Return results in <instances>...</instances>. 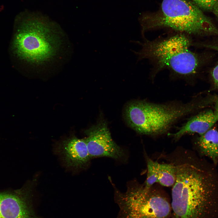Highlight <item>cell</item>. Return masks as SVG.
<instances>
[{
	"label": "cell",
	"instance_id": "cell-12",
	"mask_svg": "<svg viewBox=\"0 0 218 218\" xmlns=\"http://www.w3.org/2000/svg\"><path fill=\"white\" fill-rule=\"evenodd\" d=\"M157 169L158 183L164 186H173L176 180L175 166L170 164L158 163Z\"/></svg>",
	"mask_w": 218,
	"mask_h": 218
},
{
	"label": "cell",
	"instance_id": "cell-1",
	"mask_svg": "<svg viewBox=\"0 0 218 218\" xmlns=\"http://www.w3.org/2000/svg\"><path fill=\"white\" fill-rule=\"evenodd\" d=\"M172 190V218H210L218 209L216 187L206 173L193 164L175 166Z\"/></svg>",
	"mask_w": 218,
	"mask_h": 218
},
{
	"label": "cell",
	"instance_id": "cell-6",
	"mask_svg": "<svg viewBox=\"0 0 218 218\" xmlns=\"http://www.w3.org/2000/svg\"><path fill=\"white\" fill-rule=\"evenodd\" d=\"M114 196L120 209L117 218H172L169 199L152 187H129L125 193L115 189Z\"/></svg>",
	"mask_w": 218,
	"mask_h": 218
},
{
	"label": "cell",
	"instance_id": "cell-5",
	"mask_svg": "<svg viewBox=\"0 0 218 218\" xmlns=\"http://www.w3.org/2000/svg\"><path fill=\"white\" fill-rule=\"evenodd\" d=\"M191 41L186 36L178 35L159 41H146L137 54L140 58L153 61L159 69L167 68L180 75L195 73L200 59L190 49Z\"/></svg>",
	"mask_w": 218,
	"mask_h": 218
},
{
	"label": "cell",
	"instance_id": "cell-13",
	"mask_svg": "<svg viewBox=\"0 0 218 218\" xmlns=\"http://www.w3.org/2000/svg\"><path fill=\"white\" fill-rule=\"evenodd\" d=\"M158 163L150 159L147 160V173L144 185L147 188L151 187L155 183L158 182Z\"/></svg>",
	"mask_w": 218,
	"mask_h": 218
},
{
	"label": "cell",
	"instance_id": "cell-15",
	"mask_svg": "<svg viewBox=\"0 0 218 218\" xmlns=\"http://www.w3.org/2000/svg\"><path fill=\"white\" fill-rule=\"evenodd\" d=\"M204 46L218 51V45H204ZM211 74L214 84L218 88V63L212 70Z\"/></svg>",
	"mask_w": 218,
	"mask_h": 218
},
{
	"label": "cell",
	"instance_id": "cell-8",
	"mask_svg": "<svg viewBox=\"0 0 218 218\" xmlns=\"http://www.w3.org/2000/svg\"><path fill=\"white\" fill-rule=\"evenodd\" d=\"M32 188L17 194L0 193V218H41L33 208Z\"/></svg>",
	"mask_w": 218,
	"mask_h": 218
},
{
	"label": "cell",
	"instance_id": "cell-11",
	"mask_svg": "<svg viewBox=\"0 0 218 218\" xmlns=\"http://www.w3.org/2000/svg\"><path fill=\"white\" fill-rule=\"evenodd\" d=\"M198 144L202 152L214 162L218 160V131L210 128L200 135Z\"/></svg>",
	"mask_w": 218,
	"mask_h": 218
},
{
	"label": "cell",
	"instance_id": "cell-17",
	"mask_svg": "<svg viewBox=\"0 0 218 218\" xmlns=\"http://www.w3.org/2000/svg\"><path fill=\"white\" fill-rule=\"evenodd\" d=\"M212 11L213 13L218 18V0L214 5Z\"/></svg>",
	"mask_w": 218,
	"mask_h": 218
},
{
	"label": "cell",
	"instance_id": "cell-16",
	"mask_svg": "<svg viewBox=\"0 0 218 218\" xmlns=\"http://www.w3.org/2000/svg\"><path fill=\"white\" fill-rule=\"evenodd\" d=\"M217 121H218V99L216 101L215 105V109L214 111Z\"/></svg>",
	"mask_w": 218,
	"mask_h": 218
},
{
	"label": "cell",
	"instance_id": "cell-14",
	"mask_svg": "<svg viewBox=\"0 0 218 218\" xmlns=\"http://www.w3.org/2000/svg\"><path fill=\"white\" fill-rule=\"evenodd\" d=\"M199 8L207 11L212 10L218 0H192Z\"/></svg>",
	"mask_w": 218,
	"mask_h": 218
},
{
	"label": "cell",
	"instance_id": "cell-2",
	"mask_svg": "<svg viewBox=\"0 0 218 218\" xmlns=\"http://www.w3.org/2000/svg\"><path fill=\"white\" fill-rule=\"evenodd\" d=\"M143 31L167 27L190 34L218 36V29L199 8L187 0H163L160 10L140 19Z\"/></svg>",
	"mask_w": 218,
	"mask_h": 218
},
{
	"label": "cell",
	"instance_id": "cell-7",
	"mask_svg": "<svg viewBox=\"0 0 218 218\" xmlns=\"http://www.w3.org/2000/svg\"><path fill=\"white\" fill-rule=\"evenodd\" d=\"M84 138L91 158L101 157L126 160L124 150L113 140L106 123L101 121L85 131Z\"/></svg>",
	"mask_w": 218,
	"mask_h": 218
},
{
	"label": "cell",
	"instance_id": "cell-3",
	"mask_svg": "<svg viewBox=\"0 0 218 218\" xmlns=\"http://www.w3.org/2000/svg\"><path fill=\"white\" fill-rule=\"evenodd\" d=\"M200 106L194 102L157 104L136 101L127 105L125 117L129 125L137 133L158 135L166 132L177 121Z\"/></svg>",
	"mask_w": 218,
	"mask_h": 218
},
{
	"label": "cell",
	"instance_id": "cell-10",
	"mask_svg": "<svg viewBox=\"0 0 218 218\" xmlns=\"http://www.w3.org/2000/svg\"><path fill=\"white\" fill-rule=\"evenodd\" d=\"M216 121L214 112L208 110L192 117L171 135L176 139L188 134L196 133L201 135L211 128Z\"/></svg>",
	"mask_w": 218,
	"mask_h": 218
},
{
	"label": "cell",
	"instance_id": "cell-4",
	"mask_svg": "<svg viewBox=\"0 0 218 218\" xmlns=\"http://www.w3.org/2000/svg\"><path fill=\"white\" fill-rule=\"evenodd\" d=\"M23 21L13 41L17 56L30 64L41 65L52 61L59 52L61 37L49 24L39 20Z\"/></svg>",
	"mask_w": 218,
	"mask_h": 218
},
{
	"label": "cell",
	"instance_id": "cell-9",
	"mask_svg": "<svg viewBox=\"0 0 218 218\" xmlns=\"http://www.w3.org/2000/svg\"><path fill=\"white\" fill-rule=\"evenodd\" d=\"M61 148L64 160L68 166L83 168L89 164L91 158L84 138L72 135L62 141Z\"/></svg>",
	"mask_w": 218,
	"mask_h": 218
}]
</instances>
